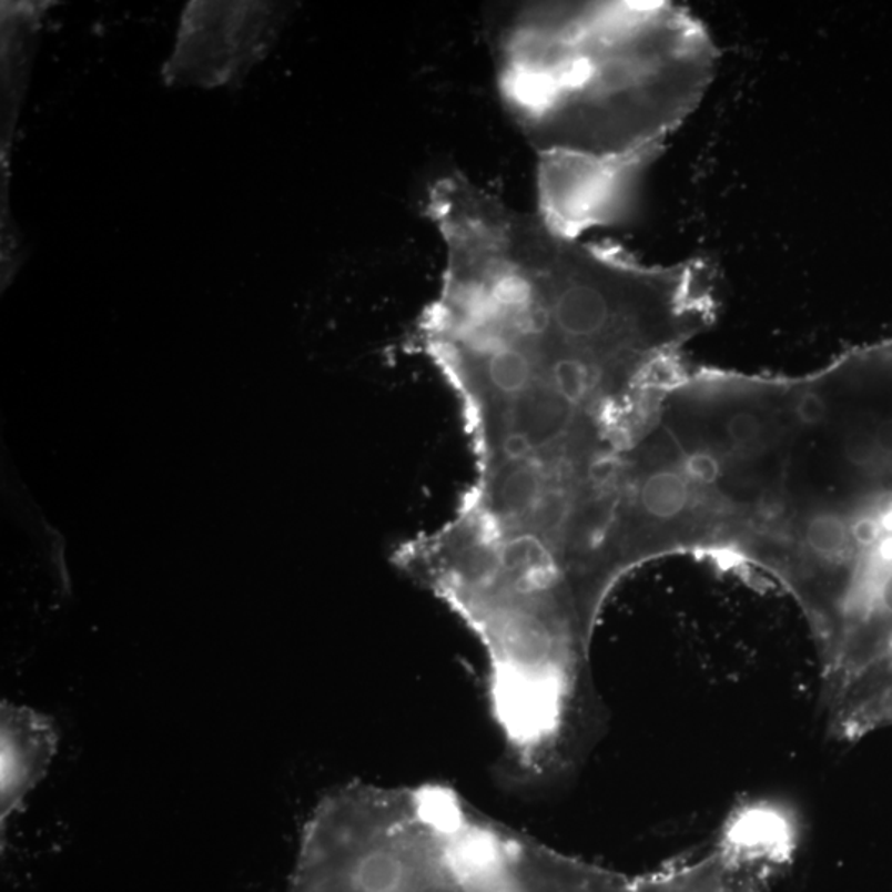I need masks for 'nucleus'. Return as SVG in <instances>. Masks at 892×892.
Wrapping results in <instances>:
<instances>
[{
    "mask_svg": "<svg viewBox=\"0 0 892 892\" xmlns=\"http://www.w3.org/2000/svg\"><path fill=\"white\" fill-rule=\"evenodd\" d=\"M428 214L446 255L418 323L434 366L549 375L635 401L679 369L686 343L714 323L701 260L645 265L557 232L459 172L432 185Z\"/></svg>",
    "mask_w": 892,
    "mask_h": 892,
    "instance_id": "obj_1",
    "label": "nucleus"
},
{
    "mask_svg": "<svg viewBox=\"0 0 892 892\" xmlns=\"http://www.w3.org/2000/svg\"><path fill=\"white\" fill-rule=\"evenodd\" d=\"M503 103L537 155L663 148L701 103L718 49L671 2H530L495 33Z\"/></svg>",
    "mask_w": 892,
    "mask_h": 892,
    "instance_id": "obj_2",
    "label": "nucleus"
},
{
    "mask_svg": "<svg viewBox=\"0 0 892 892\" xmlns=\"http://www.w3.org/2000/svg\"><path fill=\"white\" fill-rule=\"evenodd\" d=\"M468 805L444 785L337 787L304 823L292 892H473Z\"/></svg>",
    "mask_w": 892,
    "mask_h": 892,
    "instance_id": "obj_3",
    "label": "nucleus"
},
{
    "mask_svg": "<svg viewBox=\"0 0 892 892\" xmlns=\"http://www.w3.org/2000/svg\"><path fill=\"white\" fill-rule=\"evenodd\" d=\"M286 16L285 3L189 2L162 74L169 87L239 84L259 65Z\"/></svg>",
    "mask_w": 892,
    "mask_h": 892,
    "instance_id": "obj_4",
    "label": "nucleus"
},
{
    "mask_svg": "<svg viewBox=\"0 0 892 892\" xmlns=\"http://www.w3.org/2000/svg\"><path fill=\"white\" fill-rule=\"evenodd\" d=\"M663 148L625 155L543 154L537 165V214L564 235L630 217L645 172Z\"/></svg>",
    "mask_w": 892,
    "mask_h": 892,
    "instance_id": "obj_5",
    "label": "nucleus"
},
{
    "mask_svg": "<svg viewBox=\"0 0 892 892\" xmlns=\"http://www.w3.org/2000/svg\"><path fill=\"white\" fill-rule=\"evenodd\" d=\"M59 731L49 716L3 701L0 706V821L2 830L30 790L49 772Z\"/></svg>",
    "mask_w": 892,
    "mask_h": 892,
    "instance_id": "obj_6",
    "label": "nucleus"
},
{
    "mask_svg": "<svg viewBox=\"0 0 892 892\" xmlns=\"http://www.w3.org/2000/svg\"><path fill=\"white\" fill-rule=\"evenodd\" d=\"M823 701L834 738L858 741L892 728V643L853 675L823 686Z\"/></svg>",
    "mask_w": 892,
    "mask_h": 892,
    "instance_id": "obj_7",
    "label": "nucleus"
}]
</instances>
